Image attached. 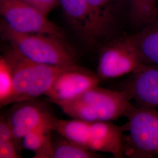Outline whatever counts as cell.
Returning a JSON list of instances; mask_svg holds the SVG:
<instances>
[{"label": "cell", "instance_id": "cell-1", "mask_svg": "<svg viewBox=\"0 0 158 158\" xmlns=\"http://www.w3.org/2000/svg\"><path fill=\"white\" fill-rule=\"evenodd\" d=\"M124 90L97 85L69 102L57 104L68 116L88 122L111 121L125 116L134 106Z\"/></svg>", "mask_w": 158, "mask_h": 158}, {"label": "cell", "instance_id": "cell-2", "mask_svg": "<svg viewBox=\"0 0 158 158\" xmlns=\"http://www.w3.org/2000/svg\"><path fill=\"white\" fill-rule=\"evenodd\" d=\"M0 29L3 40L34 62L59 66L76 64L75 55L64 40L45 34L18 33L2 20Z\"/></svg>", "mask_w": 158, "mask_h": 158}, {"label": "cell", "instance_id": "cell-3", "mask_svg": "<svg viewBox=\"0 0 158 158\" xmlns=\"http://www.w3.org/2000/svg\"><path fill=\"white\" fill-rule=\"evenodd\" d=\"M125 117L128 135L125 155L129 158L158 157V111L134 106Z\"/></svg>", "mask_w": 158, "mask_h": 158}, {"label": "cell", "instance_id": "cell-4", "mask_svg": "<svg viewBox=\"0 0 158 158\" xmlns=\"http://www.w3.org/2000/svg\"><path fill=\"white\" fill-rule=\"evenodd\" d=\"M143 64L134 35H125L102 46L97 74L100 79H115L135 72Z\"/></svg>", "mask_w": 158, "mask_h": 158}, {"label": "cell", "instance_id": "cell-5", "mask_svg": "<svg viewBox=\"0 0 158 158\" xmlns=\"http://www.w3.org/2000/svg\"><path fill=\"white\" fill-rule=\"evenodd\" d=\"M2 21L12 31L20 34H40L64 39L62 28L52 23L34 7L21 0H0Z\"/></svg>", "mask_w": 158, "mask_h": 158}, {"label": "cell", "instance_id": "cell-6", "mask_svg": "<svg viewBox=\"0 0 158 158\" xmlns=\"http://www.w3.org/2000/svg\"><path fill=\"white\" fill-rule=\"evenodd\" d=\"M100 80L97 74L85 68L68 66L57 76L45 96L56 105L69 102L98 85Z\"/></svg>", "mask_w": 158, "mask_h": 158}, {"label": "cell", "instance_id": "cell-7", "mask_svg": "<svg viewBox=\"0 0 158 158\" xmlns=\"http://www.w3.org/2000/svg\"><path fill=\"white\" fill-rule=\"evenodd\" d=\"M28 100L14 103L6 116V120L13 130L14 140L23 141L31 131L46 127L51 129L53 116L45 105L40 102ZM52 130V129H51Z\"/></svg>", "mask_w": 158, "mask_h": 158}, {"label": "cell", "instance_id": "cell-8", "mask_svg": "<svg viewBox=\"0 0 158 158\" xmlns=\"http://www.w3.org/2000/svg\"><path fill=\"white\" fill-rule=\"evenodd\" d=\"M120 90L125 91L137 107L158 108V66L143 64Z\"/></svg>", "mask_w": 158, "mask_h": 158}, {"label": "cell", "instance_id": "cell-9", "mask_svg": "<svg viewBox=\"0 0 158 158\" xmlns=\"http://www.w3.org/2000/svg\"><path fill=\"white\" fill-rule=\"evenodd\" d=\"M125 125L119 127L110 121H97L91 124L87 148L95 152L112 154L115 158L125 156Z\"/></svg>", "mask_w": 158, "mask_h": 158}, {"label": "cell", "instance_id": "cell-10", "mask_svg": "<svg viewBox=\"0 0 158 158\" xmlns=\"http://www.w3.org/2000/svg\"><path fill=\"white\" fill-rule=\"evenodd\" d=\"M64 17L79 36L90 45L100 41L86 0H59Z\"/></svg>", "mask_w": 158, "mask_h": 158}, {"label": "cell", "instance_id": "cell-11", "mask_svg": "<svg viewBox=\"0 0 158 158\" xmlns=\"http://www.w3.org/2000/svg\"><path fill=\"white\" fill-rule=\"evenodd\" d=\"M3 56L11 67L14 79V94L10 104L25 101L34 81L36 63L24 56L10 45L4 52Z\"/></svg>", "mask_w": 158, "mask_h": 158}, {"label": "cell", "instance_id": "cell-12", "mask_svg": "<svg viewBox=\"0 0 158 158\" xmlns=\"http://www.w3.org/2000/svg\"><path fill=\"white\" fill-rule=\"evenodd\" d=\"M100 40L110 31L121 0H86Z\"/></svg>", "mask_w": 158, "mask_h": 158}, {"label": "cell", "instance_id": "cell-13", "mask_svg": "<svg viewBox=\"0 0 158 158\" xmlns=\"http://www.w3.org/2000/svg\"><path fill=\"white\" fill-rule=\"evenodd\" d=\"M91 124L90 122L77 119L64 120L53 117L51 129L68 140L87 148L90 135Z\"/></svg>", "mask_w": 158, "mask_h": 158}, {"label": "cell", "instance_id": "cell-14", "mask_svg": "<svg viewBox=\"0 0 158 158\" xmlns=\"http://www.w3.org/2000/svg\"><path fill=\"white\" fill-rule=\"evenodd\" d=\"M134 36L143 64L158 66V18Z\"/></svg>", "mask_w": 158, "mask_h": 158}, {"label": "cell", "instance_id": "cell-15", "mask_svg": "<svg viewBox=\"0 0 158 158\" xmlns=\"http://www.w3.org/2000/svg\"><path fill=\"white\" fill-rule=\"evenodd\" d=\"M52 130L42 127L31 131L23 139V147L34 153L35 158H53Z\"/></svg>", "mask_w": 158, "mask_h": 158}, {"label": "cell", "instance_id": "cell-16", "mask_svg": "<svg viewBox=\"0 0 158 158\" xmlns=\"http://www.w3.org/2000/svg\"><path fill=\"white\" fill-rule=\"evenodd\" d=\"M65 67L66 66H52L36 63L34 81L26 95L25 101L45 95L57 76Z\"/></svg>", "mask_w": 158, "mask_h": 158}, {"label": "cell", "instance_id": "cell-17", "mask_svg": "<svg viewBox=\"0 0 158 158\" xmlns=\"http://www.w3.org/2000/svg\"><path fill=\"white\" fill-rule=\"evenodd\" d=\"M130 18L139 27H145L158 18V0H128Z\"/></svg>", "mask_w": 158, "mask_h": 158}, {"label": "cell", "instance_id": "cell-18", "mask_svg": "<svg viewBox=\"0 0 158 158\" xmlns=\"http://www.w3.org/2000/svg\"><path fill=\"white\" fill-rule=\"evenodd\" d=\"M53 158H95L100 156L98 153L64 138L53 143Z\"/></svg>", "mask_w": 158, "mask_h": 158}, {"label": "cell", "instance_id": "cell-19", "mask_svg": "<svg viewBox=\"0 0 158 158\" xmlns=\"http://www.w3.org/2000/svg\"><path fill=\"white\" fill-rule=\"evenodd\" d=\"M14 94V79L11 69L5 57H0V104L1 106L10 104Z\"/></svg>", "mask_w": 158, "mask_h": 158}, {"label": "cell", "instance_id": "cell-20", "mask_svg": "<svg viewBox=\"0 0 158 158\" xmlns=\"http://www.w3.org/2000/svg\"><path fill=\"white\" fill-rule=\"evenodd\" d=\"M34 7L47 16L54 8L59 6V0H21Z\"/></svg>", "mask_w": 158, "mask_h": 158}, {"label": "cell", "instance_id": "cell-21", "mask_svg": "<svg viewBox=\"0 0 158 158\" xmlns=\"http://www.w3.org/2000/svg\"><path fill=\"white\" fill-rule=\"evenodd\" d=\"M18 143L14 140L0 143V158H21Z\"/></svg>", "mask_w": 158, "mask_h": 158}, {"label": "cell", "instance_id": "cell-22", "mask_svg": "<svg viewBox=\"0 0 158 158\" xmlns=\"http://www.w3.org/2000/svg\"><path fill=\"white\" fill-rule=\"evenodd\" d=\"M11 140H14L12 128L6 119L1 118L0 121V143Z\"/></svg>", "mask_w": 158, "mask_h": 158}]
</instances>
